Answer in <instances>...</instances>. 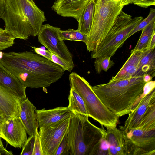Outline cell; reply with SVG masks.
I'll use <instances>...</instances> for the list:
<instances>
[{"mask_svg":"<svg viewBox=\"0 0 155 155\" xmlns=\"http://www.w3.org/2000/svg\"><path fill=\"white\" fill-rule=\"evenodd\" d=\"M95 9L94 0H90L83 10L78 22L77 31L88 36L90 32Z\"/></svg>","mask_w":155,"mask_h":155,"instance_id":"cell-21","label":"cell"},{"mask_svg":"<svg viewBox=\"0 0 155 155\" xmlns=\"http://www.w3.org/2000/svg\"><path fill=\"white\" fill-rule=\"evenodd\" d=\"M0 63L24 86L31 88L50 86L65 71L59 65L30 51L3 52Z\"/></svg>","mask_w":155,"mask_h":155,"instance_id":"cell-1","label":"cell"},{"mask_svg":"<svg viewBox=\"0 0 155 155\" xmlns=\"http://www.w3.org/2000/svg\"><path fill=\"white\" fill-rule=\"evenodd\" d=\"M155 21V9L151 8L148 16L143 19L131 32L128 36L129 38L135 33L142 30L144 28L153 21Z\"/></svg>","mask_w":155,"mask_h":155,"instance_id":"cell-28","label":"cell"},{"mask_svg":"<svg viewBox=\"0 0 155 155\" xmlns=\"http://www.w3.org/2000/svg\"><path fill=\"white\" fill-rule=\"evenodd\" d=\"M51 61L59 65L64 71L71 72L74 67L68 61L52 53Z\"/></svg>","mask_w":155,"mask_h":155,"instance_id":"cell-29","label":"cell"},{"mask_svg":"<svg viewBox=\"0 0 155 155\" xmlns=\"http://www.w3.org/2000/svg\"><path fill=\"white\" fill-rule=\"evenodd\" d=\"M136 129L146 131L155 130V102L148 108Z\"/></svg>","mask_w":155,"mask_h":155,"instance_id":"cell-24","label":"cell"},{"mask_svg":"<svg viewBox=\"0 0 155 155\" xmlns=\"http://www.w3.org/2000/svg\"><path fill=\"white\" fill-rule=\"evenodd\" d=\"M155 47V34L152 37L150 41L148 49H153Z\"/></svg>","mask_w":155,"mask_h":155,"instance_id":"cell-37","label":"cell"},{"mask_svg":"<svg viewBox=\"0 0 155 155\" xmlns=\"http://www.w3.org/2000/svg\"><path fill=\"white\" fill-rule=\"evenodd\" d=\"M2 138L0 137V147H3V145L2 141L1 139Z\"/></svg>","mask_w":155,"mask_h":155,"instance_id":"cell-40","label":"cell"},{"mask_svg":"<svg viewBox=\"0 0 155 155\" xmlns=\"http://www.w3.org/2000/svg\"><path fill=\"white\" fill-rule=\"evenodd\" d=\"M13 154L11 151H8L4 147H0V155H12Z\"/></svg>","mask_w":155,"mask_h":155,"instance_id":"cell-36","label":"cell"},{"mask_svg":"<svg viewBox=\"0 0 155 155\" xmlns=\"http://www.w3.org/2000/svg\"><path fill=\"white\" fill-rule=\"evenodd\" d=\"M143 19L142 16L132 18L131 16L122 10L105 38L96 49L92 52L91 58L113 56L129 38L131 32Z\"/></svg>","mask_w":155,"mask_h":155,"instance_id":"cell-7","label":"cell"},{"mask_svg":"<svg viewBox=\"0 0 155 155\" xmlns=\"http://www.w3.org/2000/svg\"><path fill=\"white\" fill-rule=\"evenodd\" d=\"M143 77L110 81L92 88L106 107L119 117L130 113L142 97L146 83Z\"/></svg>","mask_w":155,"mask_h":155,"instance_id":"cell-2","label":"cell"},{"mask_svg":"<svg viewBox=\"0 0 155 155\" xmlns=\"http://www.w3.org/2000/svg\"><path fill=\"white\" fill-rule=\"evenodd\" d=\"M60 35L61 39L64 40L81 41L85 44L87 43L89 36L83 34L77 30L69 29L67 30H60Z\"/></svg>","mask_w":155,"mask_h":155,"instance_id":"cell-25","label":"cell"},{"mask_svg":"<svg viewBox=\"0 0 155 155\" xmlns=\"http://www.w3.org/2000/svg\"><path fill=\"white\" fill-rule=\"evenodd\" d=\"M35 141V135L29 136L22 147L21 155H32Z\"/></svg>","mask_w":155,"mask_h":155,"instance_id":"cell-31","label":"cell"},{"mask_svg":"<svg viewBox=\"0 0 155 155\" xmlns=\"http://www.w3.org/2000/svg\"><path fill=\"white\" fill-rule=\"evenodd\" d=\"M144 51L131 52V54L127 60L116 75L112 77L110 81L125 79L134 77Z\"/></svg>","mask_w":155,"mask_h":155,"instance_id":"cell-19","label":"cell"},{"mask_svg":"<svg viewBox=\"0 0 155 155\" xmlns=\"http://www.w3.org/2000/svg\"><path fill=\"white\" fill-rule=\"evenodd\" d=\"M15 38L11 34L4 30L0 32V51L12 46Z\"/></svg>","mask_w":155,"mask_h":155,"instance_id":"cell-27","label":"cell"},{"mask_svg":"<svg viewBox=\"0 0 155 155\" xmlns=\"http://www.w3.org/2000/svg\"><path fill=\"white\" fill-rule=\"evenodd\" d=\"M5 0H0V18L3 14L5 7Z\"/></svg>","mask_w":155,"mask_h":155,"instance_id":"cell-38","label":"cell"},{"mask_svg":"<svg viewBox=\"0 0 155 155\" xmlns=\"http://www.w3.org/2000/svg\"><path fill=\"white\" fill-rule=\"evenodd\" d=\"M155 102V89L150 91L143 88V92L137 103L128 114L124 123V126L120 127V130L127 131L136 129L143 116L149 106Z\"/></svg>","mask_w":155,"mask_h":155,"instance_id":"cell-12","label":"cell"},{"mask_svg":"<svg viewBox=\"0 0 155 155\" xmlns=\"http://www.w3.org/2000/svg\"><path fill=\"white\" fill-rule=\"evenodd\" d=\"M90 0H56L51 8L63 17H71L78 21Z\"/></svg>","mask_w":155,"mask_h":155,"instance_id":"cell-14","label":"cell"},{"mask_svg":"<svg viewBox=\"0 0 155 155\" xmlns=\"http://www.w3.org/2000/svg\"><path fill=\"white\" fill-rule=\"evenodd\" d=\"M1 18L5 23V30L15 39L24 40L37 35L46 21L44 12L33 0H5Z\"/></svg>","mask_w":155,"mask_h":155,"instance_id":"cell-3","label":"cell"},{"mask_svg":"<svg viewBox=\"0 0 155 155\" xmlns=\"http://www.w3.org/2000/svg\"><path fill=\"white\" fill-rule=\"evenodd\" d=\"M55 155H70L67 138V132L58 146Z\"/></svg>","mask_w":155,"mask_h":155,"instance_id":"cell-30","label":"cell"},{"mask_svg":"<svg viewBox=\"0 0 155 155\" xmlns=\"http://www.w3.org/2000/svg\"><path fill=\"white\" fill-rule=\"evenodd\" d=\"M68 100L69 104L67 107L72 112L88 116L82 98L71 87Z\"/></svg>","mask_w":155,"mask_h":155,"instance_id":"cell-23","label":"cell"},{"mask_svg":"<svg viewBox=\"0 0 155 155\" xmlns=\"http://www.w3.org/2000/svg\"><path fill=\"white\" fill-rule=\"evenodd\" d=\"M70 87L81 97L88 115L106 127H116L119 117L107 108L94 91L89 83L75 72L69 75Z\"/></svg>","mask_w":155,"mask_h":155,"instance_id":"cell-6","label":"cell"},{"mask_svg":"<svg viewBox=\"0 0 155 155\" xmlns=\"http://www.w3.org/2000/svg\"><path fill=\"white\" fill-rule=\"evenodd\" d=\"M36 110L28 98L21 101L19 117L29 136L35 135L39 127Z\"/></svg>","mask_w":155,"mask_h":155,"instance_id":"cell-15","label":"cell"},{"mask_svg":"<svg viewBox=\"0 0 155 155\" xmlns=\"http://www.w3.org/2000/svg\"><path fill=\"white\" fill-rule=\"evenodd\" d=\"M105 139L109 145V155H125L122 131L116 127H107Z\"/></svg>","mask_w":155,"mask_h":155,"instance_id":"cell-18","label":"cell"},{"mask_svg":"<svg viewBox=\"0 0 155 155\" xmlns=\"http://www.w3.org/2000/svg\"><path fill=\"white\" fill-rule=\"evenodd\" d=\"M71 117L54 126L39 128L38 132L43 155H55L58 146L67 132Z\"/></svg>","mask_w":155,"mask_h":155,"instance_id":"cell-9","label":"cell"},{"mask_svg":"<svg viewBox=\"0 0 155 155\" xmlns=\"http://www.w3.org/2000/svg\"><path fill=\"white\" fill-rule=\"evenodd\" d=\"M33 49V51L36 54L41 55L51 61L52 53L48 50H45L33 46L31 47Z\"/></svg>","mask_w":155,"mask_h":155,"instance_id":"cell-34","label":"cell"},{"mask_svg":"<svg viewBox=\"0 0 155 155\" xmlns=\"http://www.w3.org/2000/svg\"><path fill=\"white\" fill-rule=\"evenodd\" d=\"M155 21L151 22L142 30L139 39L135 48L131 52L144 51L148 49L151 39L155 34Z\"/></svg>","mask_w":155,"mask_h":155,"instance_id":"cell-22","label":"cell"},{"mask_svg":"<svg viewBox=\"0 0 155 155\" xmlns=\"http://www.w3.org/2000/svg\"><path fill=\"white\" fill-rule=\"evenodd\" d=\"M27 134L19 116L5 119L1 130L2 138L15 148L23 147L28 139Z\"/></svg>","mask_w":155,"mask_h":155,"instance_id":"cell-10","label":"cell"},{"mask_svg":"<svg viewBox=\"0 0 155 155\" xmlns=\"http://www.w3.org/2000/svg\"><path fill=\"white\" fill-rule=\"evenodd\" d=\"M153 78L152 77L149 75H146L143 77V80L146 83L151 81Z\"/></svg>","mask_w":155,"mask_h":155,"instance_id":"cell-39","label":"cell"},{"mask_svg":"<svg viewBox=\"0 0 155 155\" xmlns=\"http://www.w3.org/2000/svg\"><path fill=\"white\" fill-rule=\"evenodd\" d=\"M5 119V117L4 114L0 110V137H1V130L2 125L4 122Z\"/></svg>","mask_w":155,"mask_h":155,"instance_id":"cell-35","label":"cell"},{"mask_svg":"<svg viewBox=\"0 0 155 155\" xmlns=\"http://www.w3.org/2000/svg\"><path fill=\"white\" fill-rule=\"evenodd\" d=\"M131 4L133 3L140 7L147 8L155 5V0H129Z\"/></svg>","mask_w":155,"mask_h":155,"instance_id":"cell-33","label":"cell"},{"mask_svg":"<svg viewBox=\"0 0 155 155\" xmlns=\"http://www.w3.org/2000/svg\"><path fill=\"white\" fill-rule=\"evenodd\" d=\"M21 101L13 92L0 85V110L6 119L19 116Z\"/></svg>","mask_w":155,"mask_h":155,"instance_id":"cell-16","label":"cell"},{"mask_svg":"<svg viewBox=\"0 0 155 155\" xmlns=\"http://www.w3.org/2000/svg\"><path fill=\"white\" fill-rule=\"evenodd\" d=\"M122 130L134 145V155H155V130L146 131L135 129Z\"/></svg>","mask_w":155,"mask_h":155,"instance_id":"cell-11","label":"cell"},{"mask_svg":"<svg viewBox=\"0 0 155 155\" xmlns=\"http://www.w3.org/2000/svg\"><path fill=\"white\" fill-rule=\"evenodd\" d=\"M94 14L87 43L89 52L95 50L105 38L123 8L129 0H94Z\"/></svg>","mask_w":155,"mask_h":155,"instance_id":"cell-5","label":"cell"},{"mask_svg":"<svg viewBox=\"0 0 155 155\" xmlns=\"http://www.w3.org/2000/svg\"><path fill=\"white\" fill-rule=\"evenodd\" d=\"M146 75H150L153 78L155 77V48L144 51L134 76H143Z\"/></svg>","mask_w":155,"mask_h":155,"instance_id":"cell-20","label":"cell"},{"mask_svg":"<svg viewBox=\"0 0 155 155\" xmlns=\"http://www.w3.org/2000/svg\"><path fill=\"white\" fill-rule=\"evenodd\" d=\"M60 28L49 24L43 25L38 35V42L51 52L64 59L74 67L73 55L60 37Z\"/></svg>","mask_w":155,"mask_h":155,"instance_id":"cell-8","label":"cell"},{"mask_svg":"<svg viewBox=\"0 0 155 155\" xmlns=\"http://www.w3.org/2000/svg\"><path fill=\"white\" fill-rule=\"evenodd\" d=\"M111 57L104 56L96 58L94 66L97 74H100L102 71L107 72L114 65V62L111 59Z\"/></svg>","mask_w":155,"mask_h":155,"instance_id":"cell-26","label":"cell"},{"mask_svg":"<svg viewBox=\"0 0 155 155\" xmlns=\"http://www.w3.org/2000/svg\"><path fill=\"white\" fill-rule=\"evenodd\" d=\"M32 155H43L39 132L37 130L35 135V141Z\"/></svg>","mask_w":155,"mask_h":155,"instance_id":"cell-32","label":"cell"},{"mask_svg":"<svg viewBox=\"0 0 155 155\" xmlns=\"http://www.w3.org/2000/svg\"><path fill=\"white\" fill-rule=\"evenodd\" d=\"M39 128L57 125L71 117V111L67 107H59L52 109L36 110Z\"/></svg>","mask_w":155,"mask_h":155,"instance_id":"cell-13","label":"cell"},{"mask_svg":"<svg viewBox=\"0 0 155 155\" xmlns=\"http://www.w3.org/2000/svg\"><path fill=\"white\" fill-rule=\"evenodd\" d=\"M88 117L72 112L67 132L70 155H102L106 131L103 126L91 123Z\"/></svg>","mask_w":155,"mask_h":155,"instance_id":"cell-4","label":"cell"},{"mask_svg":"<svg viewBox=\"0 0 155 155\" xmlns=\"http://www.w3.org/2000/svg\"><path fill=\"white\" fill-rule=\"evenodd\" d=\"M4 30V29L2 28H0V32Z\"/></svg>","mask_w":155,"mask_h":155,"instance_id":"cell-41","label":"cell"},{"mask_svg":"<svg viewBox=\"0 0 155 155\" xmlns=\"http://www.w3.org/2000/svg\"><path fill=\"white\" fill-rule=\"evenodd\" d=\"M0 85L11 91L22 101L26 98V87L0 63Z\"/></svg>","mask_w":155,"mask_h":155,"instance_id":"cell-17","label":"cell"}]
</instances>
